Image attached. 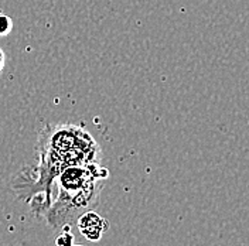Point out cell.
<instances>
[{
    "instance_id": "cell-1",
    "label": "cell",
    "mask_w": 249,
    "mask_h": 246,
    "mask_svg": "<svg viewBox=\"0 0 249 246\" xmlns=\"http://www.w3.org/2000/svg\"><path fill=\"white\" fill-rule=\"evenodd\" d=\"M40 164L37 169V180L31 187L17 193L21 200L38 201L40 211L44 215L51 204V184L58 174L68 167L98 164L101 160V149L91 135L74 124L50 126L40 133ZM33 207V211L38 207ZM38 211V214H40Z\"/></svg>"
},
{
    "instance_id": "cell-2",
    "label": "cell",
    "mask_w": 249,
    "mask_h": 246,
    "mask_svg": "<svg viewBox=\"0 0 249 246\" xmlns=\"http://www.w3.org/2000/svg\"><path fill=\"white\" fill-rule=\"evenodd\" d=\"M109 171L98 164L74 166L58 174V197L44 212L47 224L58 228L77 221L78 216L99 202L102 191V180L108 178Z\"/></svg>"
},
{
    "instance_id": "cell-3",
    "label": "cell",
    "mask_w": 249,
    "mask_h": 246,
    "mask_svg": "<svg viewBox=\"0 0 249 246\" xmlns=\"http://www.w3.org/2000/svg\"><path fill=\"white\" fill-rule=\"evenodd\" d=\"M78 231L84 238L89 242H99L104 233L109 231V222L93 211H85L84 214L78 216L77 219Z\"/></svg>"
},
{
    "instance_id": "cell-4",
    "label": "cell",
    "mask_w": 249,
    "mask_h": 246,
    "mask_svg": "<svg viewBox=\"0 0 249 246\" xmlns=\"http://www.w3.org/2000/svg\"><path fill=\"white\" fill-rule=\"evenodd\" d=\"M74 235L70 231V224L62 225V232L55 239V246H72L74 244Z\"/></svg>"
},
{
    "instance_id": "cell-5",
    "label": "cell",
    "mask_w": 249,
    "mask_h": 246,
    "mask_svg": "<svg viewBox=\"0 0 249 246\" xmlns=\"http://www.w3.org/2000/svg\"><path fill=\"white\" fill-rule=\"evenodd\" d=\"M13 30V20L6 15L0 16V35H7Z\"/></svg>"
},
{
    "instance_id": "cell-6",
    "label": "cell",
    "mask_w": 249,
    "mask_h": 246,
    "mask_svg": "<svg viewBox=\"0 0 249 246\" xmlns=\"http://www.w3.org/2000/svg\"><path fill=\"white\" fill-rule=\"evenodd\" d=\"M4 65H6V57H4L3 50L0 48V74H1V71L4 70Z\"/></svg>"
},
{
    "instance_id": "cell-7",
    "label": "cell",
    "mask_w": 249,
    "mask_h": 246,
    "mask_svg": "<svg viewBox=\"0 0 249 246\" xmlns=\"http://www.w3.org/2000/svg\"><path fill=\"white\" fill-rule=\"evenodd\" d=\"M72 246H81V245H72Z\"/></svg>"
}]
</instances>
